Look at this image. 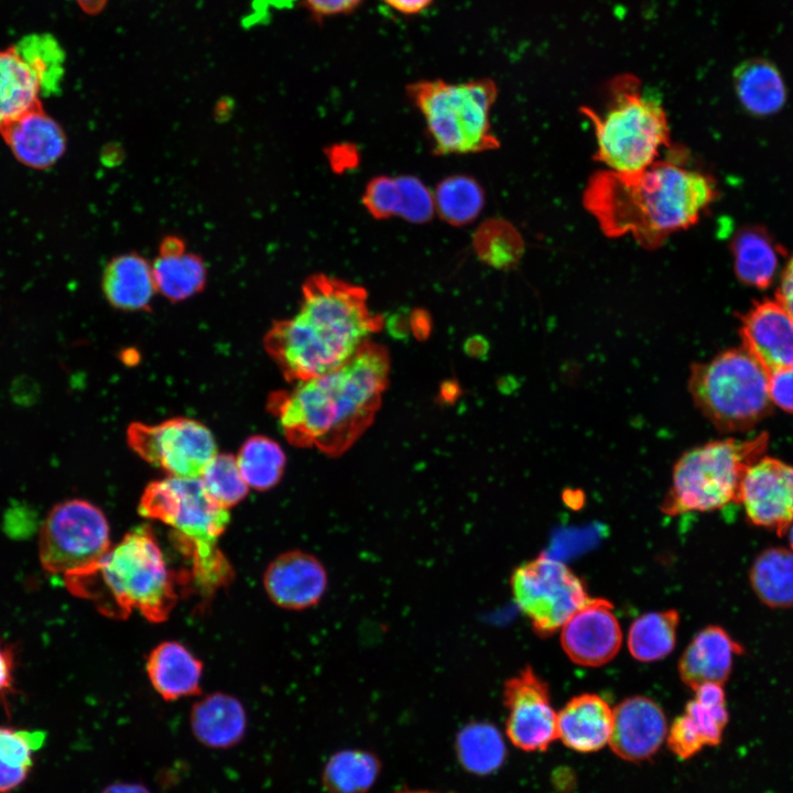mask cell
Wrapping results in <instances>:
<instances>
[{
	"label": "cell",
	"mask_w": 793,
	"mask_h": 793,
	"mask_svg": "<svg viewBox=\"0 0 793 793\" xmlns=\"http://www.w3.org/2000/svg\"><path fill=\"white\" fill-rule=\"evenodd\" d=\"M199 478L207 495L226 509L243 500L248 493L249 486L240 472L237 458L229 454H216Z\"/></svg>",
	"instance_id": "8d00e7d4"
},
{
	"label": "cell",
	"mask_w": 793,
	"mask_h": 793,
	"mask_svg": "<svg viewBox=\"0 0 793 793\" xmlns=\"http://www.w3.org/2000/svg\"><path fill=\"white\" fill-rule=\"evenodd\" d=\"M513 600L534 632L547 637L589 599L583 580L565 564L540 555L519 565L510 578Z\"/></svg>",
	"instance_id": "8fae6325"
},
{
	"label": "cell",
	"mask_w": 793,
	"mask_h": 793,
	"mask_svg": "<svg viewBox=\"0 0 793 793\" xmlns=\"http://www.w3.org/2000/svg\"><path fill=\"white\" fill-rule=\"evenodd\" d=\"M130 447L141 458L173 477L196 478L217 454L210 431L197 421L174 417L156 425L132 423Z\"/></svg>",
	"instance_id": "7c38bea8"
},
{
	"label": "cell",
	"mask_w": 793,
	"mask_h": 793,
	"mask_svg": "<svg viewBox=\"0 0 793 793\" xmlns=\"http://www.w3.org/2000/svg\"><path fill=\"white\" fill-rule=\"evenodd\" d=\"M732 84L743 109L757 117L779 112L786 101V86L779 68L769 59L751 57L737 65Z\"/></svg>",
	"instance_id": "cb8c5ba5"
},
{
	"label": "cell",
	"mask_w": 793,
	"mask_h": 793,
	"mask_svg": "<svg viewBox=\"0 0 793 793\" xmlns=\"http://www.w3.org/2000/svg\"><path fill=\"white\" fill-rule=\"evenodd\" d=\"M102 287L112 306L124 311L145 309L156 291L152 264L135 253L118 256L105 270Z\"/></svg>",
	"instance_id": "83f0119b"
},
{
	"label": "cell",
	"mask_w": 793,
	"mask_h": 793,
	"mask_svg": "<svg viewBox=\"0 0 793 793\" xmlns=\"http://www.w3.org/2000/svg\"><path fill=\"white\" fill-rule=\"evenodd\" d=\"M362 204L369 214L377 219L399 215L400 189L397 176H376L362 195Z\"/></svg>",
	"instance_id": "ab89813d"
},
{
	"label": "cell",
	"mask_w": 793,
	"mask_h": 793,
	"mask_svg": "<svg viewBox=\"0 0 793 793\" xmlns=\"http://www.w3.org/2000/svg\"><path fill=\"white\" fill-rule=\"evenodd\" d=\"M621 642L622 632L613 607L602 598H589L562 627V647L579 665L600 666L609 662Z\"/></svg>",
	"instance_id": "2e32d148"
},
{
	"label": "cell",
	"mask_w": 793,
	"mask_h": 793,
	"mask_svg": "<svg viewBox=\"0 0 793 793\" xmlns=\"http://www.w3.org/2000/svg\"><path fill=\"white\" fill-rule=\"evenodd\" d=\"M45 742V732L0 725V793H12L23 785Z\"/></svg>",
	"instance_id": "f1b7e54d"
},
{
	"label": "cell",
	"mask_w": 793,
	"mask_h": 793,
	"mask_svg": "<svg viewBox=\"0 0 793 793\" xmlns=\"http://www.w3.org/2000/svg\"><path fill=\"white\" fill-rule=\"evenodd\" d=\"M730 248L734 270L739 281L758 289L771 285L783 250L767 229L760 226L739 229Z\"/></svg>",
	"instance_id": "484cf974"
},
{
	"label": "cell",
	"mask_w": 793,
	"mask_h": 793,
	"mask_svg": "<svg viewBox=\"0 0 793 793\" xmlns=\"http://www.w3.org/2000/svg\"><path fill=\"white\" fill-rule=\"evenodd\" d=\"M74 595L93 600L105 613L138 610L160 622L175 605L172 575L155 535L146 525L129 531L91 568L64 578Z\"/></svg>",
	"instance_id": "277c9868"
},
{
	"label": "cell",
	"mask_w": 793,
	"mask_h": 793,
	"mask_svg": "<svg viewBox=\"0 0 793 793\" xmlns=\"http://www.w3.org/2000/svg\"><path fill=\"white\" fill-rule=\"evenodd\" d=\"M381 762L377 754L360 749L334 753L322 772L327 793H366L377 781Z\"/></svg>",
	"instance_id": "4dcf8cb0"
},
{
	"label": "cell",
	"mask_w": 793,
	"mask_h": 793,
	"mask_svg": "<svg viewBox=\"0 0 793 793\" xmlns=\"http://www.w3.org/2000/svg\"><path fill=\"white\" fill-rule=\"evenodd\" d=\"M502 694L509 740L523 751H545L557 739L547 684L525 666L504 682Z\"/></svg>",
	"instance_id": "4fadbf2b"
},
{
	"label": "cell",
	"mask_w": 793,
	"mask_h": 793,
	"mask_svg": "<svg viewBox=\"0 0 793 793\" xmlns=\"http://www.w3.org/2000/svg\"><path fill=\"white\" fill-rule=\"evenodd\" d=\"M687 384L696 406L723 432L750 430L771 410L769 372L743 347L694 363Z\"/></svg>",
	"instance_id": "9c48e42d"
},
{
	"label": "cell",
	"mask_w": 793,
	"mask_h": 793,
	"mask_svg": "<svg viewBox=\"0 0 793 793\" xmlns=\"http://www.w3.org/2000/svg\"><path fill=\"white\" fill-rule=\"evenodd\" d=\"M769 394L772 403L793 413V367L769 373Z\"/></svg>",
	"instance_id": "7bdbcfd3"
},
{
	"label": "cell",
	"mask_w": 793,
	"mask_h": 793,
	"mask_svg": "<svg viewBox=\"0 0 793 793\" xmlns=\"http://www.w3.org/2000/svg\"><path fill=\"white\" fill-rule=\"evenodd\" d=\"M390 9L402 15H417L427 10L434 0H382Z\"/></svg>",
	"instance_id": "7dc6e473"
},
{
	"label": "cell",
	"mask_w": 793,
	"mask_h": 793,
	"mask_svg": "<svg viewBox=\"0 0 793 793\" xmlns=\"http://www.w3.org/2000/svg\"><path fill=\"white\" fill-rule=\"evenodd\" d=\"M593 123L596 160L611 171L629 173L656 161L670 144V129L661 101L643 93L640 82L623 75L609 86V100L600 112L583 107Z\"/></svg>",
	"instance_id": "8992f818"
},
{
	"label": "cell",
	"mask_w": 793,
	"mask_h": 793,
	"mask_svg": "<svg viewBox=\"0 0 793 793\" xmlns=\"http://www.w3.org/2000/svg\"><path fill=\"white\" fill-rule=\"evenodd\" d=\"M202 672V662L176 641L157 644L146 660L150 683L165 700L200 693Z\"/></svg>",
	"instance_id": "603a6c76"
},
{
	"label": "cell",
	"mask_w": 793,
	"mask_h": 793,
	"mask_svg": "<svg viewBox=\"0 0 793 793\" xmlns=\"http://www.w3.org/2000/svg\"><path fill=\"white\" fill-rule=\"evenodd\" d=\"M139 512L170 525L187 546L200 590L209 594L229 582L230 565L219 548L229 512L207 495L199 477L169 476L150 482L141 496Z\"/></svg>",
	"instance_id": "5b68a950"
},
{
	"label": "cell",
	"mask_w": 793,
	"mask_h": 793,
	"mask_svg": "<svg viewBox=\"0 0 793 793\" xmlns=\"http://www.w3.org/2000/svg\"><path fill=\"white\" fill-rule=\"evenodd\" d=\"M768 442V434L762 433L746 441H711L685 452L673 467L662 512H707L738 502L743 475L762 456Z\"/></svg>",
	"instance_id": "ba28073f"
},
{
	"label": "cell",
	"mask_w": 793,
	"mask_h": 793,
	"mask_svg": "<svg viewBox=\"0 0 793 793\" xmlns=\"http://www.w3.org/2000/svg\"><path fill=\"white\" fill-rule=\"evenodd\" d=\"M477 256L487 264L508 269L515 265L523 251L519 231L503 219H489L481 224L474 236Z\"/></svg>",
	"instance_id": "d590c367"
},
{
	"label": "cell",
	"mask_w": 793,
	"mask_h": 793,
	"mask_svg": "<svg viewBox=\"0 0 793 793\" xmlns=\"http://www.w3.org/2000/svg\"><path fill=\"white\" fill-rule=\"evenodd\" d=\"M666 718L662 708L645 696H632L612 709L609 746L629 762L652 758L666 739Z\"/></svg>",
	"instance_id": "e0dca14e"
},
{
	"label": "cell",
	"mask_w": 793,
	"mask_h": 793,
	"mask_svg": "<svg viewBox=\"0 0 793 793\" xmlns=\"http://www.w3.org/2000/svg\"><path fill=\"white\" fill-rule=\"evenodd\" d=\"M237 463L247 485L263 491L280 481L285 455L278 443L267 436L256 435L240 447Z\"/></svg>",
	"instance_id": "e575fe53"
},
{
	"label": "cell",
	"mask_w": 793,
	"mask_h": 793,
	"mask_svg": "<svg viewBox=\"0 0 793 793\" xmlns=\"http://www.w3.org/2000/svg\"><path fill=\"white\" fill-rule=\"evenodd\" d=\"M110 528L94 503L68 499L46 514L39 534V558L45 572L63 578L96 565L110 548Z\"/></svg>",
	"instance_id": "30bf717a"
},
{
	"label": "cell",
	"mask_w": 793,
	"mask_h": 793,
	"mask_svg": "<svg viewBox=\"0 0 793 793\" xmlns=\"http://www.w3.org/2000/svg\"><path fill=\"white\" fill-rule=\"evenodd\" d=\"M750 583L758 598L769 607L793 606V551L771 547L754 560Z\"/></svg>",
	"instance_id": "f546056e"
},
{
	"label": "cell",
	"mask_w": 793,
	"mask_h": 793,
	"mask_svg": "<svg viewBox=\"0 0 793 793\" xmlns=\"http://www.w3.org/2000/svg\"><path fill=\"white\" fill-rule=\"evenodd\" d=\"M685 156L677 149L637 172L599 171L584 191V207L606 236H631L654 250L695 225L718 196L714 178L686 166Z\"/></svg>",
	"instance_id": "6da1fadb"
},
{
	"label": "cell",
	"mask_w": 793,
	"mask_h": 793,
	"mask_svg": "<svg viewBox=\"0 0 793 793\" xmlns=\"http://www.w3.org/2000/svg\"><path fill=\"white\" fill-rule=\"evenodd\" d=\"M17 652L15 648L0 638V702L7 704L15 689Z\"/></svg>",
	"instance_id": "f6af8a7d"
},
{
	"label": "cell",
	"mask_w": 793,
	"mask_h": 793,
	"mask_svg": "<svg viewBox=\"0 0 793 793\" xmlns=\"http://www.w3.org/2000/svg\"><path fill=\"white\" fill-rule=\"evenodd\" d=\"M189 724L194 737L205 747L228 749L243 739L247 713L238 698L217 692L193 705Z\"/></svg>",
	"instance_id": "7402d4cb"
},
{
	"label": "cell",
	"mask_w": 793,
	"mask_h": 793,
	"mask_svg": "<svg viewBox=\"0 0 793 793\" xmlns=\"http://www.w3.org/2000/svg\"><path fill=\"white\" fill-rule=\"evenodd\" d=\"M0 132L14 156L34 169L53 165L66 148L61 126L41 106L24 113Z\"/></svg>",
	"instance_id": "ffe728a7"
},
{
	"label": "cell",
	"mask_w": 793,
	"mask_h": 793,
	"mask_svg": "<svg viewBox=\"0 0 793 793\" xmlns=\"http://www.w3.org/2000/svg\"><path fill=\"white\" fill-rule=\"evenodd\" d=\"M363 2L365 0H303L306 10L316 22L350 14Z\"/></svg>",
	"instance_id": "ee69618b"
},
{
	"label": "cell",
	"mask_w": 793,
	"mask_h": 793,
	"mask_svg": "<svg viewBox=\"0 0 793 793\" xmlns=\"http://www.w3.org/2000/svg\"><path fill=\"white\" fill-rule=\"evenodd\" d=\"M14 45L37 72L43 94L56 90L64 70V54L55 39L44 33L31 34Z\"/></svg>",
	"instance_id": "74e56055"
},
{
	"label": "cell",
	"mask_w": 793,
	"mask_h": 793,
	"mask_svg": "<svg viewBox=\"0 0 793 793\" xmlns=\"http://www.w3.org/2000/svg\"><path fill=\"white\" fill-rule=\"evenodd\" d=\"M389 367L387 349L366 341L340 367L297 382L291 391L274 392L268 408L291 444L339 456L372 423L388 384Z\"/></svg>",
	"instance_id": "7a4b0ae2"
},
{
	"label": "cell",
	"mask_w": 793,
	"mask_h": 793,
	"mask_svg": "<svg viewBox=\"0 0 793 793\" xmlns=\"http://www.w3.org/2000/svg\"><path fill=\"white\" fill-rule=\"evenodd\" d=\"M612 708L599 695L580 694L557 713V739L571 750L591 753L609 743Z\"/></svg>",
	"instance_id": "d6986e66"
},
{
	"label": "cell",
	"mask_w": 793,
	"mask_h": 793,
	"mask_svg": "<svg viewBox=\"0 0 793 793\" xmlns=\"http://www.w3.org/2000/svg\"><path fill=\"white\" fill-rule=\"evenodd\" d=\"M156 290L177 302L199 292L206 282V267L200 257L187 252L181 239L169 237L152 264Z\"/></svg>",
	"instance_id": "4316f807"
},
{
	"label": "cell",
	"mask_w": 793,
	"mask_h": 793,
	"mask_svg": "<svg viewBox=\"0 0 793 793\" xmlns=\"http://www.w3.org/2000/svg\"><path fill=\"white\" fill-rule=\"evenodd\" d=\"M87 14H98L105 8L107 0H75Z\"/></svg>",
	"instance_id": "681fc988"
},
{
	"label": "cell",
	"mask_w": 793,
	"mask_h": 793,
	"mask_svg": "<svg viewBox=\"0 0 793 793\" xmlns=\"http://www.w3.org/2000/svg\"><path fill=\"white\" fill-rule=\"evenodd\" d=\"M741 647L723 628L708 626L700 630L678 662L682 681L695 689L704 683L723 684L730 675L734 659Z\"/></svg>",
	"instance_id": "44dd1931"
},
{
	"label": "cell",
	"mask_w": 793,
	"mask_h": 793,
	"mask_svg": "<svg viewBox=\"0 0 793 793\" xmlns=\"http://www.w3.org/2000/svg\"><path fill=\"white\" fill-rule=\"evenodd\" d=\"M382 326L365 289L315 274L303 284L298 313L273 323L264 348L287 381L302 382L344 365Z\"/></svg>",
	"instance_id": "3957f363"
},
{
	"label": "cell",
	"mask_w": 793,
	"mask_h": 793,
	"mask_svg": "<svg viewBox=\"0 0 793 793\" xmlns=\"http://www.w3.org/2000/svg\"><path fill=\"white\" fill-rule=\"evenodd\" d=\"M395 793H436V792L426 791V790H402V791H398Z\"/></svg>",
	"instance_id": "816d5d0a"
},
{
	"label": "cell",
	"mask_w": 793,
	"mask_h": 793,
	"mask_svg": "<svg viewBox=\"0 0 793 793\" xmlns=\"http://www.w3.org/2000/svg\"><path fill=\"white\" fill-rule=\"evenodd\" d=\"M775 300L793 317V256L782 272Z\"/></svg>",
	"instance_id": "bcb514c9"
},
{
	"label": "cell",
	"mask_w": 793,
	"mask_h": 793,
	"mask_svg": "<svg viewBox=\"0 0 793 793\" xmlns=\"http://www.w3.org/2000/svg\"><path fill=\"white\" fill-rule=\"evenodd\" d=\"M42 82L15 45L0 50V131L40 106Z\"/></svg>",
	"instance_id": "d4e9b609"
},
{
	"label": "cell",
	"mask_w": 793,
	"mask_h": 793,
	"mask_svg": "<svg viewBox=\"0 0 793 793\" xmlns=\"http://www.w3.org/2000/svg\"><path fill=\"white\" fill-rule=\"evenodd\" d=\"M785 533H787V535H789L790 546H791V550L793 551V522H792L791 525L787 528V530H786Z\"/></svg>",
	"instance_id": "f907efd6"
},
{
	"label": "cell",
	"mask_w": 793,
	"mask_h": 793,
	"mask_svg": "<svg viewBox=\"0 0 793 793\" xmlns=\"http://www.w3.org/2000/svg\"><path fill=\"white\" fill-rule=\"evenodd\" d=\"M400 188L399 217L413 222L428 221L435 214L433 192L417 177L397 176Z\"/></svg>",
	"instance_id": "f35d334b"
},
{
	"label": "cell",
	"mask_w": 793,
	"mask_h": 793,
	"mask_svg": "<svg viewBox=\"0 0 793 793\" xmlns=\"http://www.w3.org/2000/svg\"><path fill=\"white\" fill-rule=\"evenodd\" d=\"M435 213L453 226L474 221L485 205V193L471 176L453 175L442 180L433 192Z\"/></svg>",
	"instance_id": "836d02e7"
},
{
	"label": "cell",
	"mask_w": 793,
	"mask_h": 793,
	"mask_svg": "<svg viewBox=\"0 0 793 793\" xmlns=\"http://www.w3.org/2000/svg\"><path fill=\"white\" fill-rule=\"evenodd\" d=\"M740 335L769 373L793 367V317L776 300L754 304L741 318Z\"/></svg>",
	"instance_id": "ac0fdd59"
},
{
	"label": "cell",
	"mask_w": 793,
	"mask_h": 793,
	"mask_svg": "<svg viewBox=\"0 0 793 793\" xmlns=\"http://www.w3.org/2000/svg\"><path fill=\"white\" fill-rule=\"evenodd\" d=\"M738 502L751 523L785 534L793 522V466L761 456L746 470Z\"/></svg>",
	"instance_id": "5bb4252c"
},
{
	"label": "cell",
	"mask_w": 793,
	"mask_h": 793,
	"mask_svg": "<svg viewBox=\"0 0 793 793\" xmlns=\"http://www.w3.org/2000/svg\"><path fill=\"white\" fill-rule=\"evenodd\" d=\"M406 94L424 118L435 154H469L499 148L490 110L498 88L491 78L448 83L421 79Z\"/></svg>",
	"instance_id": "52a82bcc"
},
{
	"label": "cell",
	"mask_w": 793,
	"mask_h": 793,
	"mask_svg": "<svg viewBox=\"0 0 793 793\" xmlns=\"http://www.w3.org/2000/svg\"><path fill=\"white\" fill-rule=\"evenodd\" d=\"M698 729L705 746H717L728 721L726 704H705L695 698L687 703L685 713Z\"/></svg>",
	"instance_id": "60d3db41"
},
{
	"label": "cell",
	"mask_w": 793,
	"mask_h": 793,
	"mask_svg": "<svg viewBox=\"0 0 793 793\" xmlns=\"http://www.w3.org/2000/svg\"><path fill=\"white\" fill-rule=\"evenodd\" d=\"M100 793H151L150 790L135 782H116L107 785Z\"/></svg>",
	"instance_id": "c3c4849f"
},
{
	"label": "cell",
	"mask_w": 793,
	"mask_h": 793,
	"mask_svg": "<svg viewBox=\"0 0 793 793\" xmlns=\"http://www.w3.org/2000/svg\"><path fill=\"white\" fill-rule=\"evenodd\" d=\"M459 763L476 775L497 771L506 759V745L500 731L490 723L465 725L455 741Z\"/></svg>",
	"instance_id": "1f68e13d"
},
{
	"label": "cell",
	"mask_w": 793,
	"mask_h": 793,
	"mask_svg": "<svg viewBox=\"0 0 793 793\" xmlns=\"http://www.w3.org/2000/svg\"><path fill=\"white\" fill-rule=\"evenodd\" d=\"M328 572L314 554L290 550L267 567L263 585L271 601L286 610L302 611L317 606L327 593Z\"/></svg>",
	"instance_id": "9a60e30c"
},
{
	"label": "cell",
	"mask_w": 793,
	"mask_h": 793,
	"mask_svg": "<svg viewBox=\"0 0 793 793\" xmlns=\"http://www.w3.org/2000/svg\"><path fill=\"white\" fill-rule=\"evenodd\" d=\"M680 615L674 609L649 612L637 618L628 633L631 655L642 662H652L670 654L676 642Z\"/></svg>",
	"instance_id": "d6a6232c"
},
{
	"label": "cell",
	"mask_w": 793,
	"mask_h": 793,
	"mask_svg": "<svg viewBox=\"0 0 793 793\" xmlns=\"http://www.w3.org/2000/svg\"><path fill=\"white\" fill-rule=\"evenodd\" d=\"M665 740L670 750L681 759L694 757L705 746L698 729L686 714L673 720Z\"/></svg>",
	"instance_id": "b9f144b4"
}]
</instances>
